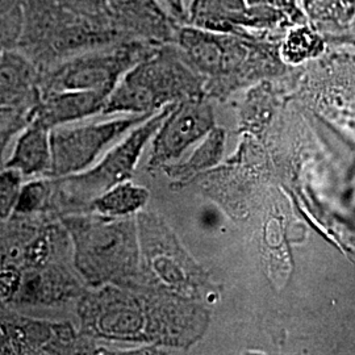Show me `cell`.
<instances>
[{"instance_id": "cell-1", "label": "cell", "mask_w": 355, "mask_h": 355, "mask_svg": "<svg viewBox=\"0 0 355 355\" xmlns=\"http://www.w3.org/2000/svg\"><path fill=\"white\" fill-rule=\"evenodd\" d=\"M24 24L16 51L38 69L129 40L105 0H23Z\"/></svg>"}, {"instance_id": "cell-2", "label": "cell", "mask_w": 355, "mask_h": 355, "mask_svg": "<svg viewBox=\"0 0 355 355\" xmlns=\"http://www.w3.org/2000/svg\"><path fill=\"white\" fill-rule=\"evenodd\" d=\"M173 308L153 305L124 286L108 284L91 292L80 304L82 324L89 336L149 346H179L183 325Z\"/></svg>"}, {"instance_id": "cell-3", "label": "cell", "mask_w": 355, "mask_h": 355, "mask_svg": "<svg viewBox=\"0 0 355 355\" xmlns=\"http://www.w3.org/2000/svg\"><path fill=\"white\" fill-rule=\"evenodd\" d=\"M62 224L71 237L74 265L94 288L124 286L139 275L141 267L139 225L132 217L69 216Z\"/></svg>"}, {"instance_id": "cell-4", "label": "cell", "mask_w": 355, "mask_h": 355, "mask_svg": "<svg viewBox=\"0 0 355 355\" xmlns=\"http://www.w3.org/2000/svg\"><path fill=\"white\" fill-rule=\"evenodd\" d=\"M199 83L175 44L159 45L117 82L102 114H152L196 98Z\"/></svg>"}, {"instance_id": "cell-5", "label": "cell", "mask_w": 355, "mask_h": 355, "mask_svg": "<svg viewBox=\"0 0 355 355\" xmlns=\"http://www.w3.org/2000/svg\"><path fill=\"white\" fill-rule=\"evenodd\" d=\"M158 46L142 40H124L38 69V95L58 91H98L110 95L121 76Z\"/></svg>"}, {"instance_id": "cell-6", "label": "cell", "mask_w": 355, "mask_h": 355, "mask_svg": "<svg viewBox=\"0 0 355 355\" xmlns=\"http://www.w3.org/2000/svg\"><path fill=\"white\" fill-rule=\"evenodd\" d=\"M152 114H121L96 123L76 121L51 128L49 177L61 179L89 170L129 130Z\"/></svg>"}, {"instance_id": "cell-7", "label": "cell", "mask_w": 355, "mask_h": 355, "mask_svg": "<svg viewBox=\"0 0 355 355\" xmlns=\"http://www.w3.org/2000/svg\"><path fill=\"white\" fill-rule=\"evenodd\" d=\"M170 107L171 105L153 114L137 127L129 130L89 170L71 177L61 178L60 180L67 182L78 199H87L91 203L92 199L104 191L130 179L140 161L141 154L150 144Z\"/></svg>"}, {"instance_id": "cell-8", "label": "cell", "mask_w": 355, "mask_h": 355, "mask_svg": "<svg viewBox=\"0 0 355 355\" xmlns=\"http://www.w3.org/2000/svg\"><path fill=\"white\" fill-rule=\"evenodd\" d=\"M214 129V112L199 98L175 103L153 136L150 168H165Z\"/></svg>"}, {"instance_id": "cell-9", "label": "cell", "mask_w": 355, "mask_h": 355, "mask_svg": "<svg viewBox=\"0 0 355 355\" xmlns=\"http://www.w3.org/2000/svg\"><path fill=\"white\" fill-rule=\"evenodd\" d=\"M288 21L272 4H250L248 0H190L183 24L211 32L252 35Z\"/></svg>"}, {"instance_id": "cell-10", "label": "cell", "mask_w": 355, "mask_h": 355, "mask_svg": "<svg viewBox=\"0 0 355 355\" xmlns=\"http://www.w3.org/2000/svg\"><path fill=\"white\" fill-rule=\"evenodd\" d=\"M74 341V330L67 324L0 318V354H62L70 353Z\"/></svg>"}, {"instance_id": "cell-11", "label": "cell", "mask_w": 355, "mask_h": 355, "mask_svg": "<svg viewBox=\"0 0 355 355\" xmlns=\"http://www.w3.org/2000/svg\"><path fill=\"white\" fill-rule=\"evenodd\" d=\"M116 24L129 40L174 44L180 23L161 0H105Z\"/></svg>"}, {"instance_id": "cell-12", "label": "cell", "mask_w": 355, "mask_h": 355, "mask_svg": "<svg viewBox=\"0 0 355 355\" xmlns=\"http://www.w3.org/2000/svg\"><path fill=\"white\" fill-rule=\"evenodd\" d=\"M108 94L98 91H58L38 95L37 103L29 111V119L51 128L85 120L103 114Z\"/></svg>"}, {"instance_id": "cell-13", "label": "cell", "mask_w": 355, "mask_h": 355, "mask_svg": "<svg viewBox=\"0 0 355 355\" xmlns=\"http://www.w3.org/2000/svg\"><path fill=\"white\" fill-rule=\"evenodd\" d=\"M40 71L23 53L6 49L0 57V108L31 111L38 99Z\"/></svg>"}, {"instance_id": "cell-14", "label": "cell", "mask_w": 355, "mask_h": 355, "mask_svg": "<svg viewBox=\"0 0 355 355\" xmlns=\"http://www.w3.org/2000/svg\"><path fill=\"white\" fill-rule=\"evenodd\" d=\"M148 229V228H146ZM150 233L152 230L148 229ZM159 237L148 234L144 240L140 237L141 259L149 263V268L155 275V279L165 284L167 288L178 292L184 291L190 286V270L186 267L184 258L179 254L177 245L166 237V233L159 232ZM140 236V234H139Z\"/></svg>"}, {"instance_id": "cell-15", "label": "cell", "mask_w": 355, "mask_h": 355, "mask_svg": "<svg viewBox=\"0 0 355 355\" xmlns=\"http://www.w3.org/2000/svg\"><path fill=\"white\" fill-rule=\"evenodd\" d=\"M51 166V129L29 119L6 167L15 168L26 178L49 175Z\"/></svg>"}, {"instance_id": "cell-16", "label": "cell", "mask_w": 355, "mask_h": 355, "mask_svg": "<svg viewBox=\"0 0 355 355\" xmlns=\"http://www.w3.org/2000/svg\"><path fill=\"white\" fill-rule=\"evenodd\" d=\"M149 191L130 179L120 182L91 200L89 209L94 214L124 218L141 212L149 202Z\"/></svg>"}, {"instance_id": "cell-17", "label": "cell", "mask_w": 355, "mask_h": 355, "mask_svg": "<svg viewBox=\"0 0 355 355\" xmlns=\"http://www.w3.org/2000/svg\"><path fill=\"white\" fill-rule=\"evenodd\" d=\"M324 51V40L308 24L292 26L282 44V58L288 64H300Z\"/></svg>"}, {"instance_id": "cell-18", "label": "cell", "mask_w": 355, "mask_h": 355, "mask_svg": "<svg viewBox=\"0 0 355 355\" xmlns=\"http://www.w3.org/2000/svg\"><path fill=\"white\" fill-rule=\"evenodd\" d=\"M305 16L318 23L350 24L355 17V0H303Z\"/></svg>"}, {"instance_id": "cell-19", "label": "cell", "mask_w": 355, "mask_h": 355, "mask_svg": "<svg viewBox=\"0 0 355 355\" xmlns=\"http://www.w3.org/2000/svg\"><path fill=\"white\" fill-rule=\"evenodd\" d=\"M67 286H70L62 275L55 274H45V275H33L32 278L21 282L17 293H21L24 300L31 302H46L60 300L66 293Z\"/></svg>"}, {"instance_id": "cell-20", "label": "cell", "mask_w": 355, "mask_h": 355, "mask_svg": "<svg viewBox=\"0 0 355 355\" xmlns=\"http://www.w3.org/2000/svg\"><path fill=\"white\" fill-rule=\"evenodd\" d=\"M23 0H0V46L15 49L23 31Z\"/></svg>"}, {"instance_id": "cell-21", "label": "cell", "mask_w": 355, "mask_h": 355, "mask_svg": "<svg viewBox=\"0 0 355 355\" xmlns=\"http://www.w3.org/2000/svg\"><path fill=\"white\" fill-rule=\"evenodd\" d=\"M49 180H32L23 183L15 214L32 215L44 211L51 200V184Z\"/></svg>"}, {"instance_id": "cell-22", "label": "cell", "mask_w": 355, "mask_h": 355, "mask_svg": "<svg viewBox=\"0 0 355 355\" xmlns=\"http://www.w3.org/2000/svg\"><path fill=\"white\" fill-rule=\"evenodd\" d=\"M24 177L11 167L0 171V220L15 214Z\"/></svg>"}, {"instance_id": "cell-23", "label": "cell", "mask_w": 355, "mask_h": 355, "mask_svg": "<svg viewBox=\"0 0 355 355\" xmlns=\"http://www.w3.org/2000/svg\"><path fill=\"white\" fill-rule=\"evenodd\" d=\"M223 144V133L220 130L212 129L208 133L207 142H204L200 149L195 153L189 162L186 164H173V165L165 167L167 170H171L175 175H183L184 173H190L193 168H198L200 166L208 165L212 162V159L217 155V153L221 148Z\"/></svg>"}, {"instance_id": "cell-24", "label": "cell", "mask_w": 355, "mask_h": 355, "mask_svg": "<svg viewBox=\"0 0 355 355\" xmlns=\"http://www.w3.org/2000/svg\"><path fill=\"white\" fill-rule=\"evenodd\" d=\"M51 240L46 234L40 236L32 242L26 252V258L35 265H42L49 259L51 255Z\"/></svg>"}, {"instance_id": "cell-25", "label": "cell", "mask_w": 355, "mask_h": 355, "mask_svg": "<svg viewBox=\"0 0 355 355\" xmlns=\"http://www.w3.org/2000/svg\"><path fill=\"white\" fill-rule=\"evenodd\" d=\"M272 6L283 13L292 26L305 23V13L297 4V0H271Z\"/></svg>"}, {"instance_id": "cell-26", "label": "cell", "mask_w": 355, "mask_h": 355, "mask_svg": "<svg viewBox=\"0 0 355 355\" xmlns=\"http://www.w3.org/2000/svg\"><path fill=\"white\" fill-rule=\"evenodd\" d=\"M28 110L21 108H0V130L17 125L24 116H28Z\"/></svg>"}, {"instance_id": "cell-27", "label": "cell", "mask_w": 355, "mask_h": 355, "mask_svg": "<svg viewBox=\"0 0 355 355\" xmlns=\"http://www.w3.org/2000/svg\"><path fill=\"white\" fill-rule=\"evenodd\" d=\"M165 3L166 8L177 19L180 24L184 23L187 8L190 4V0H162Z\"/></svg>"}, {"instance_id": "cell-28", "label": "cell", "mask_w": 355, "mask_h": 355, "mask_svg": "<svg viewBox=\"0 0 355 355\" xmlns=\"http://www.w3.org/2000/svg\"><path fill=\"white\" fill-rule=\"evenodd\" d=\"M3 51H4V49L0 46V57H1V54H3Z\"/></svg>"}]
</instances>
